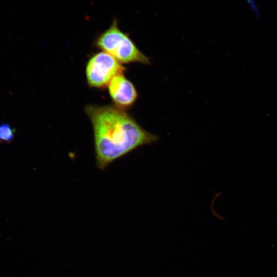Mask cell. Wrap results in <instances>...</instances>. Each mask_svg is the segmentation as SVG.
<instances>
[{"instance_id": "cell-6", "label": "cell", "mask_w": 277, "mask_h": 277, "mask_svg": "<svg viewBox=\"0 0 277 277\" xmlns=\"http://www.w3.org/2000/svg\"><path fill=\"white\" fill-rule=\"evenodd\" d=\"M250 9L256 17H260L261 13L255 0H245Z\"/></svg>"}, {"instance_id": "cell-3", "label": "cell", "mask_w": 277, "mask_h": 277, "mask_svg": "<svg viewBox=\"0 0 277 277\" xmlns=\"http://www.w3.org/2000/svg\"><path fill=\"white\" fill-rule=\"evenodd\" d=\"M124 67L116 58L105 51L94 55L88 61L86 74L89 86L104 87L108 86L111 80L122 74Z\"/></svg>"}, {"instance_id": "cell-5", "label": "cell", "mask_w": 277, "mask_h": 277, "mask_svg": "<svg viewBox=\"0 0 277 277\" xmlns=\"http://www.w3.org/2000/svg\"><path fill=\"white\" fill-rule=\"evenodd\" d=\"M14 130L7 123L0 125V143L11 142L14 137Z\"/></svg>"}, {"instance_id": "cell-4", "label": "cell", "mask_w": 277, "mask_h": 277, "mask_svg": "<svg viewBox=\"0 0 277 277\" xmlns=\"http://www.w3.org/2000/svg\"><path fill=\"white\" fill-rule=\"evenodd\" d=\"M109 92L116 106L124 108L132 105L137 94L132 83L123 74L114 77L108 85Z\"/></svg>"}, {"instance_id": "cell-1", "label": "cell", "mask_w": 277, "mask_h": 277, "mask_svg": "<svg viewBox=\"0 0 277 277\" xmlns=\"http://www.w3.org/2000/svg\"><path fill=\"white\" fill-rule=\"evenodd\" d=\"M85 111L93 128L96 164L102 170L135 148L157 140L116 106L87 105Z\"/></svg>"}, {"instance_id": "cell-2", "label": "cell", "mask_w": 277, "mask_h": 277, "mask_svg": "<svg viewBox=\"0 0 277 277\" xmlns=\"http://www.w3.org/2000/svg\"><path fill=\"white\" fill-rule=\"evenodd\" d=\"M95 44L120 63L150 64L149 58L136 47L128 34L119 29L115 18L109 27L97 37Z\"/></svg>"}]
</instances>
